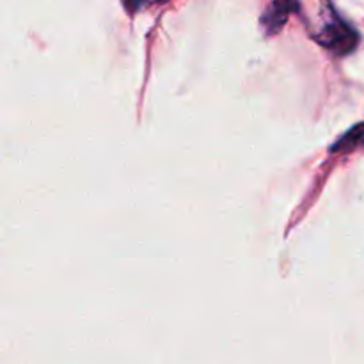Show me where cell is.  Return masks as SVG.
<instances>
[{"label": "cell", "mask_w": 364, "mask_h": 364, "mask_svg": "<svg viewBox=\"0 0 364 364\" xmlns=\"http://www.w3.org/2000/svg\"><path fill=\"white\" fill-rule=\"evenodd\" d=\"M361 144H364V123L355 124L347 134L341 135L336 144L331 148V151H350V149L358 148Z\"/></svg>", "instance_id": "cell-3"}, {"label": "cell", "mask_w": 364, "mask_h": 364, "mask_svg": "<svg viewBox=\"0 0 364 364\" xmlns=\"http://www.w3.org/2000/svg\"><path fill=\"white\" fill-rule=\"evenodd\" d=\"M316 39L336 53H348L358 45V34L343 21H334V23L327 25L322 34L316 36Z\"/></svg>", "instance_id": "cell-1"}, {"label": "cell", "mask_w": 364, "mask_h": 364, "mask_svg": "<svg viewBox=\"0 0 364 364\" xmlns=\"http://www.w3.org/2000/svg\"><path fill=\"white\" fill-rule=\"evenodd\" d=\"M295 4H284V2H274L272 6L269 7V11L263 16V25H265L267 32L269 34H276V32L281 31L284 23L288 20V14H290V9H295Z\"/></svg>", "instance_id": "cell-2"}]
</instances>
